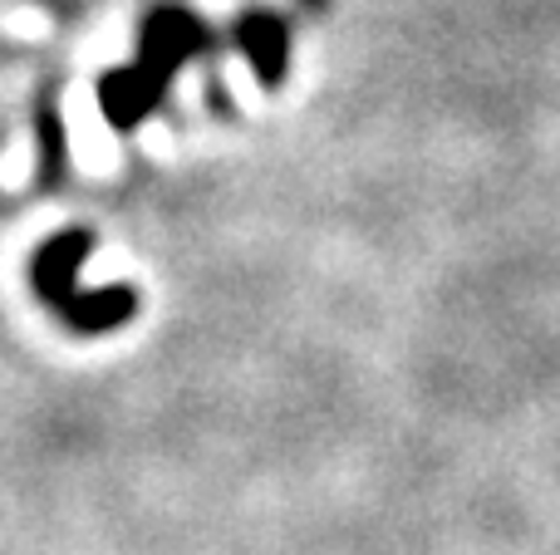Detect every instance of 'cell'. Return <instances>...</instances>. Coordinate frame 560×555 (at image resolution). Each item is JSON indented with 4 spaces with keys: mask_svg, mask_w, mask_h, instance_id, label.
Masks as SVG:
<instances>
[{
    "mask_svg": "<svg viewBox=\"0 0 560 555\" xmlns=\"http://www.w3.org/2000/svg\"><path fill=\"white\" fill-rule=\"evenodd\" d=\"M236 39H242L246 59L256 64V74H261L266 84H276L280 64H285V25H280L276 15H246L242 25H236Z\"/></svg>",
    "mask_w": 560,
    "mask_h": 555,
    "instance_id": "2",
    "label": "cell"
},
{
    "mask_svg": "<svg viewBox=\"0 0 560 555\" xmlns=\"http://www.w3.org/2000/svg\"><path fill=\"white\" fill-rule=\"evenodd\" d=\"M39 143H45V167H39V182H59V167H65V128L59 114H49V104L39 108Z\"/></svg>",
    "mask_w": 560,
    "mask_h": 555,
    "instance_id": "3",
    "label": "cell"
},
{
    "mask_svg": "<svg viewBox=\"0 0 560 555\" xmlns=\"http://www.w3.org/2000/svg\"><path fill=\"white\" fill-rule=\"evenodd\" d=\"M202 45H207V29L197 15H187V10H153L143 25L138 59L104 79V114L114 118L118 128L138 123V118L158 104L167 74H177V64H183L187 55H197Z\"/></svg>",
    "mask_w": 560,
    "mask_h": 555,
    "instance_id": "1",
    "label": "cell"
}]
</instances>
